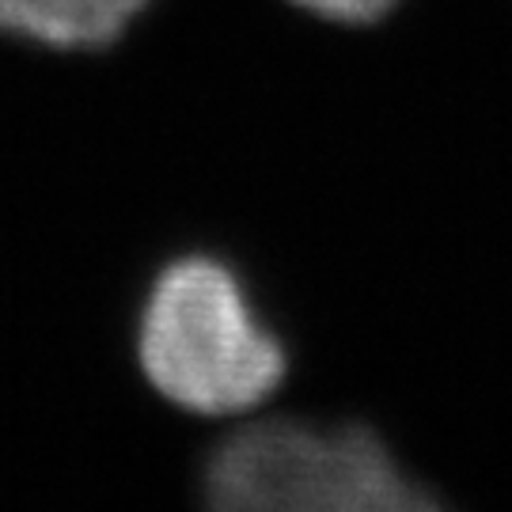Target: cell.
Listing matches in <instances>:
<instances>
[{"mask_svg":"<svg viewBox=\"0 0 512 512\" xmlns=\"http://www.w3.org/2000/svg\"><path fill=\"white\" fill-rule=\"evenodd\" d=\"M137 365L186 414L239 418L281 387L289 357L228 262L183 255L156 274L141 304Z\"/></svg>","mask_w":512,"mask_h":512,"instance_id":"obj_1","label":"cell"},{"mask_svg":"<svg viewBox=\"0 0 512 512\" xmlns=\"http://www.w3.org/2000/svg\"><path fill=\"white\" fill-rule=\"evenodd\" d=\"M224 512H425L437 497L365 425L251 421L205 463Z\"/></svg>","mask_w":512,"mask_h":512,"instance_id":"obj_2","label":"cell"},{"mask_svg":"<svg viewBox=\"0 0 512 512\" xmlns=\"http://www.w3.org/2000/svg\"><path fill=\"white\" fill-rule=\"evenodd\" d=\"M152 0H0V31L50 50H103Z\"/></svg>","mask_w":512,"mask_h":512,"instance_id":"obj_3","label":"cell"},{"mask_svg":"<svg viewBox=\"0 0 512 512\" xmlns=\"http://www.w3.org/2000/svg\"><path fill=\"white\" fill-rule=\"evenodd\" d=\"M289 4H296L300 12H308L315 19L346 23V27H368V23H376L399 8V0H289Z\"/></svg>","mask_w":512,"mask_h":512,"instance_id":"obj_4","label":"cell"}]
</instances>
